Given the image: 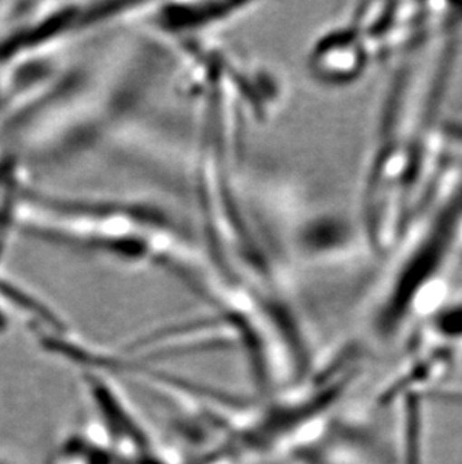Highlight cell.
<instances>
[{"mask_svg": "<svg viewBox=\"0 0 462 464\" xmlns=\"http://www.w3.org/2000/svg\"><path fill=\"white\" fill-rule=\"evenodd\" d=\"M0 464H18V461L14 457L0 452Z\"/></svg>", "mask_w": 462, "mask_h": 464, "instance_id": "6da1fadb", "label": "cell"}]
</instances>
